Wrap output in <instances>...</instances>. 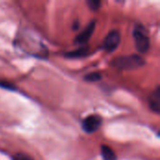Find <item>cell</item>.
<instances>
[{
	"label": "cell",
	"instance_id": "7c38bea8",
	"mask_svg": "<svg viewBox=\"0 0 160 160\" xmlns=\"http://www.w3.org/2000/svg\"><path fill=\"white\" fill-rule=\"evenodd\" d=\"M0 87L5 88V89H8V90H13L15 89V86L8 82H5V81H0Z\"/></svg>",
	"mask_w": 160,
	"mask_h": 160
},
{
	"label": "cell",
	"instance_id": "8fae6325",
	"mask_svg": "<svg viewBox=\"0 0 160 160\" xmlns=\"http://www.w3.org/2000/svg\"><path fill=\"white\" fill-rule=\"evenodd\" d=\"M12 160H34L32 158H30L29 156L25 155V154H22V153H19V154H16Z\"/></svg>",
	"mask_w": 160,
	"mask_h": 160
},
{
	"label": "cell",
	"instance_id": "7a4b0ae2",
	"mask_svg": "<svg viewBox=\"0 0 160 160\" xmlns=\"http://www.w3.org/2000/svg\"><path fill=\"white\" fill-rule=\"evenodd\" d=\"M133 38L135 41V47L138 52L145 53L149 50L150 40L145 27L142 24H137L133 31Z\"/></svg>",
	"mask_w": 160,
	"mask_h": 160
},
{
	"label": "cell",
	"instance_id": "6da1fadb",
	"mask_svg": "<svg viewBox=\"0 0 160 160\" xmlns=\"http://www.w3.org/2000/svg\"><path fill=\"white\" fill-rule=\"evenodd\" d=\"M112 64L114 68L118 69L129 70V69H136L142 67L145 64V62L141 55L130 54V55L118 56L113 59Z\"/></svg>",
	"mask_w": 160,
	"mask_h": 160
},
{
	"label": "cell",
	"instance_id": "30bf717a",
	"mask_svg": "<svg viewBox=\"0 0 160 160\" xmlns=\"http://www.w3.org/2000/svg\"><path fill=\"white\" fill-rule=\"evenodd\" d=\"M87 5L90 8V9L98 10L101 6V2L98 0H89V1H87Z\"/></svg>",
	"mask_w": 160,
	"mask_h": 160
},
{
	"label": "cell",
	"instance_id": "5b68a950",
	"mask_svg": "<svg viewBox=\"0 0 160 160\" xmlns=\"http://www.w3.org/2000/svg\"><path fill=\"white\" fill-rule=\"evenodd\" d=\"M95 28H96V21L94 20V21H91L88 24H87V26L76 37V38H75V42L76 43H78L79 45H83V44H85L88 40H89V38H91V36H92V34L94 33V30H95Z\"/></svg>",
	"mask_w": 160,
	"mask_h": 160
},
{
	"label": "cell",
	"instance_id": "8992f818",
	"mask_svg": "<svg viewBox=\"0 0 160 160\" xmlns=\"http://www.w3.org/2000/svg\"><path fill=\"white\" fill-rule=\"evenodd\" d=\"M148 103H149V107L150 109L156 112V113H159L160 112V88L159 86H158L149 96L148 98Z\"/></svg>",
	"mask_w": 160,
	"mask_h": 160
},
{
	"label": "cell",
	"instance_id": "3957f363",
	"mask_svg": "<svg viewBox=\"0 0 160 160\" xmlns=\"http://www.w3.org/2000/svg\"><path fill=\"white\" fill-rule=\"evenodd\" d=\"M121 41V34L118 30H112L108 33L106 36L103 43H102V49L105 50L107 52H113L119 45Z\"/></svg>",
	"mask_w": 160,
	"mask_h": 160
},
{
	"label": "cell",
	"instance_id": "ba28073f",
	"mask_svg": "<svg viewBox=\"0 0 160 160\" xmlns=\"http://www.w3.org/2000/svg\"><path fill=\"white\" fill-rule=\"evenodd\" d=\"M100 152L103 160H117L113 150L108 145H102L100 148Z\"/></svg>",
	"mask_w": 160,
	"mask_h": 160
},
{
	"label": "cell",
	"instance_id": "277c9868",
	"mask_svg": "<svg viewBox=\"0 0 160 160\" xmlns=\"http://www.w3.org/2000/svg\"><path fill=\"white\" fill-rule=\"evenodd\" d=\"M101 124H102L101 117L99 115L93 114V115H89L83 119L82 124V130L84 132L91 134V133H94L97 130H98Z\"/></svg>",
	"mask_w": 160,
	"mask_h": 160
},
{
	"label": "cell",
	"instance_id": "52a82bcc",
	"mask_svg": "<svg viewBox=\"0 0 160 160\" xmlns=\"http://www.w3.org/2000/svg\"><path fill=\"white\" fill-rule=\"evenodd\" d=\"M87 52H88V48L85 47V46H81L77 50L67 52L65 55L67 57H68V58H80V57H82V56L86 55Z\"/></svg>",
	"mask_w": 160,
	"mask_h": 160
},
{
	"label": "cell",
	"instance_id": "9c48e42d",
	"mask_svg": "<svg viewBox=\"0 0 160 160\" xmlns=\"http://www.w3.org/2000/svg\"><path fill=\"white\" fill-rule=\"evenodd\" d=\"M100 79H101V74L99 72H91V73L86 74L85 77H84V80L87 81V82H98Z\"/></svg>",
	"mask_w": 160,
	"mask_h": 160
}]
</instances>
